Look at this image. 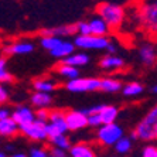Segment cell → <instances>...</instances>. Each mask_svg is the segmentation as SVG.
I'll use <instances>...</instances> for the list:
<instances>
[{"mask_svg": "<svg viewBox=\"0 0 157 157\" xmlns=\"http://www.w3.org/2000/svg\"><path fill=\"white\" fill-rule=\"evenodd\" d=\"M95 14L105 21L110 33H116L126 20V7L116 2L102 0L95 6Z\"/></svg>", "mask_w": 157, "mask_h": 157, "instance_id": "obj_1", "label": "cell"}, {"mask_svg": "<svg viewBox=\"0 0 157 157\" xmlns=\"http://www.w3.org/2000/svg\"><path fill=\"white\" fill-rule=\"evenodd\" d=\"M137 26L149 37L157 38V0H142L135 3Z\"/></svg>", "mask_w": 157, "mask_h": 157, "instance_id": "obj_2", "label": "cell"}, {"mask_svg": "<svg viewBox=\"0 0 157 157\" xmlns=\"http://www.w3.org/2000/svg\"><path fill=\"white\" fill-rule=\"evenodd\" d=\"M130 139H139L142 142H154V140H157V103L137 123L135 130L132 132Z\"/></svg>", "mask_w": 157, "mask_h": 157, "instance_id": "obj_3", "label": "cell"}, {"mask_svg": "<svg viewBox=\"0 0 157 157\" xmlns=\"http://www.w3.org/2000/svg\"><path fill=\"white\" fill-rule=\"evenodd\" d=\"M123 137V129L117 123L102 124L96 132V140L101 146H115Z\"/></svg>", "mask_w": 157, "mask_h": 157, "instance_id": "obj_4", "label": "cell"}, {"mask_svg": "<svg viewBox=\"0 0 157 157\" xmlns=\"http://www.w3.org/2000/svg\"><path fill=\"white\" fill-rule=\"evenodd\" d=\"M74 45L79 50H106L110 44L108 37H98V36H75Z\"/></svg>", "mask_w": 157, "mask_h": 157, "instance_id": "obj_5", "label": "cell"}, {"mask_svg": "<svg viewBox=\"0 0 157 157\" xmlns=\"http://www.w3.org/2000/svg\"><path fill=\"white\" fill-rule=\"evenodd\" d=\"M65 89L74 94H81V92H94L99 91L101 86V78H77L65 82Z\"/></svg>", "mask_w": 157, "mask_h": 157, "instance_id": "obj_6", "label": "cell"}, {"mask_svg": "<svg viewBox=\"0 0 157 157\" xmlns=\"http://www.w3.org/2000/svg\"><path fill=\"white\" fill-rule=\"evenodd\" d=\"M34 51V44L29 40H14L2 44L3 57L9 55H27Z\"/></svg>", "mask_w": 157, "mask_h": 157, "instance_id": "obj_7", "label": "cell"}, {"mask_svg": "<svg viewBox=\"0 0 157 157\" xmlns=\"http://www.w3.org/2000/svg\"><path fill=\"white\" fill-rule=\"evenodd\" d=\"M20 133L29 137L30 140L33 142H44L47 140V123L40 121H34L29 124H24V126H20Z\"/></svg>", "mask_w": 157, "mask_h": 157, "instance_id": "obj_8", "label": "cell"}, {"mask_svg": "<svg viewBox=\"0 0 157 157\" xmlns=\"http://www.w3.org/2000/svg\"><path fill=\"white\" fill-rule=\"evenodd\" d=\"M64 122L67 124V130L77 132L88 126V116L82 110H75V109L65 110Z\"/></svg>", "mask_w": 157, "mask_h": 157, "instance_id": "obj_9", "label": "cell"}, {"mask_svg": "<svg viewBox=\"0 0 157 157\" xmlns=\"http://www.w3.org/2000/svg\"><path fill=\"white\" fill-rule=\"evenodd\" d=\"M77 34V26L75 24H62V26L57 27H48V29H41L38 31L40 37H58L62 38L64 37H71Z\"/></svg>", "mask_w": 157, "mask_h": 157, "instance_id": "obj_10", "label": "cell"}, {"mask_svg": "<svg viewBox=\"0 0 157 157\" xmlns=\"http://www.w3.org/2000/svg\"><path fill=\"white\" fill-rule=\"evenodd\" d=\"M139 58L144 67H154L157 64V48L150 41L143 43L139 47Z\"/></svg>", "mask_w": 157, "mask_h": 157, "instance_id": "obj_11", "label": "cell"}, {"mask_svg": "<svg viewBox=\"0 0 157 157\" xmlns=\"http://www.w3.org/2000/svg\"><path fill=\"white\" fill-rule=\"evenodd\" d=\"M99 68L106 72H117V71H122L126 68V64H124L123 58L117 57V55H109L106 54L105 57L99 59Z\"/></svg>", "mask_w": 157, "mask_h": 157, "instance_id": "obj_12", "label": "cell"}, {"mask_svg": "<svg viewBox=\"0 0 157 157\" xmlns=\"http://www.w3.org/2000/svg\"><path fill=\"white\" fill-rule=\"evenodd\" d=\"M10 117L18 124V128H20V126H24V124H29L36 121V113H34V110L31 109V108H29V106L20 105L13 110V113H11Z\"/></svg>", "mask_w": 157, "mask_h": 157, "instance_id": "obj_13", "label": "cell"}, {"mask_svg": "<svg viewBox=\"0 0 157 157\" xmlns=\"http://www.w3.org/2000/svg\"><path fill=\"white\" fill-rule=\"evenodd\" d=\"M59 86V82L51 77H41L33 81L34 92H45V94H51Z\"/></svg>", "mask_w": 157, "mask_h": 157, "instance_id": "obj_14", "label": "cell"}, {"mask_svg": "<svg viewBox=\"0 0 157 157\" xmlns=\"http://www.w3.org/2000/svg\"><path fill=\"white\" fill-rule=\"evenodd\" d=\"M88 26H89V31L91 36H98V37H108L110 33L109 27L105 24L102 18H99L98 16H94L88 20Z\"/></svg>", "mask_w": 157, "mask_h": 157, "instance_id": "obj_15", "label": "cell"}, {"mask_svg": "<svg viewBox=\"0 0 157 157\" xmlns=\"http://www.w3.org/2000/svg\"><path fill=\"white\" fill-rule=\"evenodd\" d=\"M30 102L37 109H48L52 103V96L51 94H45V92H34L30 96Z\"/></svg>", "mask_w": 157, "mask_h": 157, "instance_id": "obj_16", "label": "cell"}, {"mask_svg": "<svg viewBox=\"0 0 157 157\" xmlns=\"http://www.w3.org/2000/svg\"><path fill=\"white\" fill-rule=\"evenodd\" d=\"M98 115L101 117V123L102 124L116 123L117 115H119V108L115 105H103L102 110Z\"/></svg>", "mask_w": 157, "mask_h": 157, "instance_id": "obj_17", "label": "cell"}, {"mask_svg": "<svg viewBox=\"0 0 157 157\" xmlns=\"http://www.w3.org/2000/svg\"><path fill=\"white\" fill-rule=\"evenodd\" d=\"M20 133L18 124L11 117L0 121V136L2 137H14Z\"/></svg>", "mask_w": 157, "mask_h": 157, "instance_id": "obj_18", "label": "cell"}, {"mask_svg": "<svg viewBox=\"0 0 157 157\" xmlns=\"http://www.w3.org/2000/svg\"><path fill=\"white\" fill-rule=\"evenodd\" d=\"M75 52V45H74L72 41H68V40H62V43L59 44L58 47L50 51V54L54 57V58H58V59H64L67 58L68 55L74 54Z\"/></svg>", "mask_w": 157, "mask_h": 157, "instance_id": "obj_19", "label": "cell"}, {"mask_svg": "<svg viewBox=\"0 0 157 157\" xmlns=\"http://www.w3.org/2000/svg\"><path fill=\"white\" fill-rule=\"evenodd\" d=\"M61 62L62 64H67V65L74 67V68H79V67H85L89 62V55L82 51L74 52V54L68 55L67 58H64Z\"/></svg>", "mask_w": 157, "mask_h": 157, "instance_id": "obj_20", "label": "cell"}, {"mask_svg": "<svg viewBox=\"0 0 157 157\" xmlns=\"http://www.w3.org/2000/svg\"><path fill=\"white\" fill-rule=\"evenodd\" d=\"M71 157H96L95 150L86 143H77L70 149Z\"/></svg>", "mask_w": 157, "mask_h": 157, "instance_id": "obj_21", "label": "cell"}, {"mask_svg": "<svg viewBox=\"0 0 157 157\" xmlns=\"http://www.w3.org/2000/svg\"><path fill=\"white\" fill-rule=\"evenodd\" d=\"M122 82L116 78H101V86H99V91L108 92V94H115V92L122 91Z\"/></svg>", "mask_w": 157, "mask_h": 157, "instance_id": "obj_22", "label": "cell"}, {"mask_svg": "<svg viewBox=\"0 0 157 157\" xmlns=\"http://www.w3.org/2000/svg\"><path fill=\"white\" fill-rule=\"evenodd\" d=\"M55 72L58 74L59 77L65 78L67 81L79 78V70H78V68H74V67L67 65V64H62V62H59L58 65L55 67Z\"/></svg>", "mask_w": 157, "mask_h": 157, "instance_id": "obj_23", "label": "cell"}, {"mask_svg": "<svg viewBox=\"0 0 157 157\" xmlns=\"http://www.w3.org/2000/svg\"><path fill=\"white\" fill-rule=\"evenodd\" d=\"M67 132V124L64 121H57V122H50L47 123V137L52 139L55 136L65 135Z\"/></svg>", "mask_w": 157, "mask_h": 157, "instance_id": "obj_24", "label": "cell"}, {"mask_svg": "<svg viewBox=\"0 0 157 157\" xmlns=\"http://www.w3.org/2000/svg\"><path fill=\"white\" fill-rule=\"evenodd\" d=\"M143 91H144V86H143V84L137 82V81L128 82V84L123 85V88H122V92L126 96H139L143 94Z\"/></svg>", "mask_w": 157, "mask_h": 157, "instance_id": "obj_25", "label": "cell"}, {"mask_svg": "<svg viewBox=\"0 0 157 157\" xmlns=\"http://www.w3.org/2000/svg\"><path fill=\"white\" fill-rule=\"evenodd\" d=\"M50 140V143L52 144V147H57V149H61L64 150V151H67V150L71 149V142H70V137L67 135H59V136H55V137H52V139H48Z\"/></svg>", "mask_w": 157, "mask_h": 157, "instance_id": "obj_26", "label": "cell"}, {"mask_svg": "<svg viewBox=\"0 0 157 157\" xmlns=\"http://www.w3.org/2000/svg\"><path fill=\"white\" fill-rule=\"evenodd\" d=\"M6 62H7L6 57H0V84H3V85L14 82V77L6 68Z\"/></svg>", "mask_w": 157, "mask_h": 157, "instance_id": "obj_27", "label": "cell"}, {"mask_svg": "<svg viewBox=\"0 0 157 157\" xmlns=\"http://www.w3.org/2000/svg\"><path fill=\"white\" fill-rule=\"evenodd\" d=\"M61 43H62V38H58V37H41L40 40L41 47L44 50H48V51L55 50Z\"/></svg>", "mask_w": 157, "mask_h": 157, "instance_id": "obj_28", "label": "cell"}, {"mask_svg": "<svg viewBox=\"0 0 157 157\" xmlns=\"http://www.w3.org/2000/svg\"><path fill=\"white\" fill-rule=\"evenodd\" d=\"M132 146H133V144H132L130 137H124L123 136V137L115 144V150H116L119 154H126L132 150Z\"/></svg>", "mask_w": 157, "mask_h": 157, "instance_id": "obj_29", "label": "cell"}, {"mask_svg": "<svg viewBox=\"0 0 157 157\" xmlns=\"http://www.w3.org/2000/svg\"><path fill=\"white\" fill-rule=\"evenodd\" d=\"M64 115H65V110H64V109H50V116H48V122L64 121Z\"/></svg>", "mask_w": 157, "mask_h": 157, "instance_id": "obj_30", "label": "cell"}, {"mask_svg": "<svg viewBox=\"0 0 157 157\" xmlns=\"http://www.w3.org/2000/svg\"><path fill=\"white\" fill-rule=\"evenodd\" d=\"M75 26H77V36H89L91 34L88 21H78L75 23Z\"/></svg>", "mask_w": 157, "mask_h": 157, "instance_id": "obj_31", "label": "cell"}, {"mask_svg": "<svg viewBox=\"0 0 157 157\" xmlns=\"http://www.w3.org/2000/svg\"><path fill=\"white\" fill-rule=\"evenodd\" d=\"M27 157H48V150L43 147H33Z\"/></svg>", "mask_w": 157, "mask_h": 157, "instance_id": "obj_32", "label": "cell"}, {"mask_svg": "<svg viewBox=\"0 0 157 157\" xmlns=\"http://www.w3.org/2000/svg\"><path fill=\"white\" fill-rule=\"evenodd\" d=\"M48 116H50V109H38V110H36V119L37 121L47 123Z\"/></svg>", "mask_w": 157, "mask_h": 157, "instance_id": "obj_33", "label": "cell"}, {"mask_svg": "<svg viewBox=\"0 0 157 157\" xmlns=\"http://www.w3.org/2000/svg\"><path fill=\"white\" fill-rule=\"evenodd\" d=\"M88 126H91V128H99V126H102L101 117H99L98 113L89 115V116H88Z\"/></svg>", "mask_w": 157, "mask_h": 157, "instance_id": "obj_34", "label": "cell"}, {"mask_svg": "<svg viewBox=\"0 0 157 157\" xmlns=\"http://www.w3.org/2000/svg\"><path fill=\"white\" fill-rule=\"evenodd\" d=\"M142 157H157V147L156 146H146L142 151Z\"/></svg>", "mask_w": 157, "mask_h": 157, "instance_id": "obj_35", "label": "cell"}, {"mask_svg": "<svg viewBox=\"0 0 157 157\" xmlns=\"http://www.w3.org/2000/svg\"><path fill=\"white\" fill-rule=\"evenodd\" d=\"M48 150V154L50 156H54V157H67V151H64V150L61 149H57V147H50Z\"/></svg>", "mask_w": 157, "mask_h": 157, "instance_id": "obj_36", "label": "cell"}, {"mask_svg": "<svg viewBox=\"0 0 157 157\" xmlns=\"http://www.w3.org/2000/svg\"><path fill=\"white\" fill-rule=\"evenodd\" d=\"M9 101V91L4 88L3 84H0V106Z\"/></svg>", "mask_w": 157, "mask_h": 157, "instance_id": "obj_37", "label": "cell"}, {"mask_svg": "<svg viewBox=\"0 0 157 157\" xmlns=\"http://www.w3.org/2000/svg\"><path fill=\"white\" fill-rule=\"evenodd\" d=\"M10 116H11L10 109H7V108H3V106H0V121L7 119V117H10Z\"/></svg>", "mask_w": 157, "mask_h": 157, "instance_id": "obj_38", "label": "cell"}, {"mask_svg": "<svg viewBox=\"0 0 157 157\" xmlns=\"http://www.w3.org/2000/svg\"><path fill=\"white\" fill-rule=\"evenodd\" d=\"M105 51L108 52L109 55H115V54H116V51H117V48H116V45H115V44L110 41V44L108 45V48H106Z\"/></svg>", "mask_w": 157, "mask_h": 157, "instance_id": "obj_39", "label": "cell"}, {"mask_svg": "<svg viewBox=\"0 0 157 157\" xmlns=\"http://www.w3.org/2000/svg\"><path fill=\"white\" fill-rule=\"evenodd\" d=\"M10 157H27L24 153H16V154H11Z\"/></svg>", "mask_w": 157, "mask_h": 157, "instance_id": "obj_40", "label": "cell"}, {"mask_svg": "<svg viewBox=\"0 0 157 157\" xmlns=\"http://www.w3.org/2000/svg\"><path fill=\"white\" fill-rule=\"evenodd\" d=\"M151 92H153V94H157V85H154V86L151 88Z\"/></svg>", "mask_w": 157, "mask_h": 157, "instance_id": "obj_41", "label": "cell"}, {"mask_svg": "<svg viewBox=\"0 0 157 157\" xmlns=\"http://www.w3.org/2000/svg\"><path fill=\"white\" fill-rule=\"evenodd\" d=\"M0 157H6V154H4L3 151H0Z\"/></svg>", "mask_w": 157, "mask_h": 157, "instance_id": "obj_42", "label": "cell"}, {"mask_svg": "<svg viewBox=\"0 0 157 157\" xmlns=\"http://www.w3.org/2000/svg\"><path fill=\"white\" fill-rule=\"evenodd\" d=\"M137 2H142V0H133V3H137Z\"/></svg>", "mask_w": 157, "mask_h": 157, "instance_id": "obj_43", "label": "cell"}, {"mask_svg": "<svg viewBox=\"0 0 157 157\" xmlns=\"http://www.w3.org/2000/svg\"><path fill=\"white\" fill-rule=\"evenodd\" d=\"M0 43H2V36H0Z\"/></svg>", "mask_w": 157, "mask_h": 157, "instance_id": "obj_44", "label": "cell"}, {"mask_svg": "<svg viewBox=\"0 0 157 157\" xmlns=\"http://www.w3.org/2000/svg\"><path fill=\"white\" fill-rule=\"evenodd\" d=\"M0 139H2V136H0Z\"/></svg>", "mask_w": 157, "mask_h": 157, "instance_id": "obj_45", "label": "cell"}]
</instances>
